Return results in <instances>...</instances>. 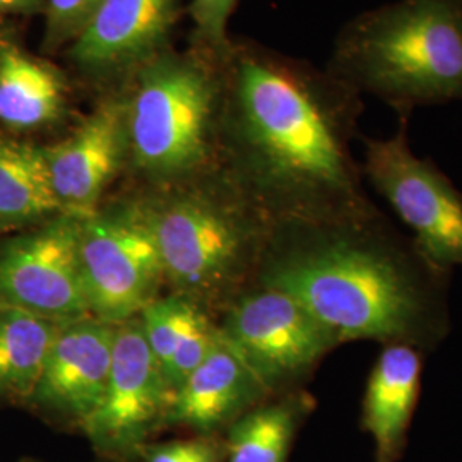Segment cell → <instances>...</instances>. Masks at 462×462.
I'll return each instance as SVG.
<instances>
[{
    "instance_id": "cell-16",
    "label": "cell",
    "mask_w": 462,
    "mask_h": 462,
    "mask_svg": "<svg viewBox=\"0 0 462 462\" xmlns=\"http://www.w3.org/2000/svg\"><path fill=\"white\" fill-rule=\"evenodd\" d=\"M70 88L66 74L24 49L16 32L0 26V125L11 133L45 131L64 120Z\"/></svg>"
},
{
    "instance_id": "cell-5",
    "label": "cell",
    "mask_w": 462,
    "mask_h": 462,
    "mask_svg": "<svg viewBox=\"0 0 462 462\" xmlns=\"http://www.w3.org/2000/svg\"><path fill=\"white\" fill-rule=\"evenodd\" d=\"M166 280L182 295L225 288L261 263L273 223L235 183L215 192L168 185L141 200Z\"/></svg>"
},
{
    "instance_id": "cell-19",
    "label": "cell",
    "mask_w": 462,
    "mask_h": 462,
    "mask_svg": "<svg viewBox=\"0 0 462 462\" xmlns=\"http://www.w3.org/2000/svg\"><path fill=\"white\" fill-rule=\"evenodd\" d=\"M60 213L42 146L0 137V230L43 223Z\"/></svg>"
},
{
    "instance_id": "cell-11",
    "label": "cell",
    "mask_w": 462,
    "mask_h": 462,
    "mask_svg": "<svg viewBox=\"0 0 462 462\" xmlns=\"http://www.w3.org/2000/svg\"><path fill=\"white\" fill-rule=\"evenodd\" d=\"M180 0H101L66 57L84 83L116 89L134 70L168 49Z\"/></svg>"
},
{
    "instance_id": "cell-4",
    "label": "cell",
    "mask_w": 462,
    "mask_h": 462,
    "mask_svg": "<svg viewBox=\"0 0 462 462\" xmlns=\"http://www.w3.org/2000/svg\"><path fill=\"white\" fill-rule=\"evenodd\" d=\"M219 60L192 47H170L120 84L127 162L149 180L177 185L208 163L219 137Z\"/></svg>"
},
{
    "instance_id": "cell-14",
    "label": "cell",
    "mask_w": 462,
    "mask_h": 462,
    "mask_svg": "<svg viewBox=\"0 0 462 462\" xmlns=\"http://www.w3.org/2000/svg\"><path fill=\"white\" fill-rule=\"evenodd\" d=\"M427 356L408 345L380 346L365 382L360 427L374 442V462L404 457L423 391Z\"/></svg>"
},
{
    "instance_id": "cell-10",
    "label": "cell",
    "mask_w": 462,
    "mask_h": 462,
    "mask_svg": "<svg viewBox=\"0 0 462 462\" xmlns=\"http://www.w3.org/2000/svg\"><path fill=\"white\" fill-rule=\"evenodd\" d=\"M171 391L148 346L139 317L116 324L110 379L98 410L81 429L114 457H135L158 425H165Z\"/></svg>"
},
{
    "instance_id": "cell-24",
    "label": "cell",
    "mask_w": 462,
    "mask_h": 462,
    "mask_svg": "<svg viewBox=\"0 0 462 462\" xmlns=\"http://www.w3.org/2000/svg\"><path fill=\"white\" fill-rule=\"evenodd\" d=\"M45 13V0H0V16H33Z\"/></svg>"
},
{
    "instance_id": "cell-12",
    "label": "cell",
    "mask_w": 462,
    "mask_h": 462,
    "mask_svg": "<svg viewBox=\"0 0 462 462\" xmlns=\"http://www.w3.org/2000/svg\"><path fill=\"white\" fill-rule=\"evenodd\" d=\"M42 151L62 211H97L103 192L127 163L125 105L120 89L106 91L74 133L42 146Z\"/></svg>"
},
{
    "instance_id": "cell-13",
    "label": "cell",
    "mask_w": 462,
    "mask_h": 462,
    "mask_svg": "<svg viewBox=\"0 0 462 462\" xmlns=\"http://www.w3.org/2000/svg\"><path fill=\"white\" fill-rule=\"evenodd\" d=\"M116 332V324L97 317L62 324L30 399L81 427L98 410L105 396Z\"/></svg>"
},
{
    "instance_id": "cell-3",
    "label": "cell",
    "mask_w": 462,
    "mask_h": 462,
    "mask_svg": "<svg viewBox=\"0 0 462 462\" xmlns=\"http://www.w3.org/2000/svg\"><path fill=\"white\" fill-rule=\"evenodd\" d=\"M326 69L362 98L410 120L462 103V0H394L351 17Z\"/></svg>"
},
{
    "instance_id": "cell-1",
    "label": "cell",
    "mask_w": 462,
    "mask_h": 462,
    "mask_svg": "<svg viewBox=\"0 0 462 462\" xmlns=\"http://www.w3.org/2000/svg\"><path fill=\"white\" fill-rule=\"evenodd\" d=\"M219 135L231 182L271 223L319 221L375 206L353 154L364 98L329 70L233 42L219 60Z\"/></svg>"
},
{
    "instance_id": "cell-23",
    "label": "cell",
    "mask_w": 462,
    "mask_h": 462,
    "mask_svg": "<svg viewBox=\"0 0 462 462\" xmlns=\"http://www.w3.org/2000/svg\"><path fill=\"white\" fill-rule=\"evenodd\" d=\"M144 462H225V442L211 435L189 440L144 446L139 454Z\"/></svg>"
},
{
    "instance_id": "cell-20",
    "label": "cell",
    "mask_w": 462,
    "mask_h": 462,
    "mask_svg": "<svg viewBox=\"0 0 462 462\" xmlns=\"http://www.w3.org/2000/svg\"><path fill=\"white\" fill-rule=\"evenodd\" d=\"M59 328L0 303V397L33 396Z\"/></svg>"
},
{
    "instance_id": "cell-2",
    "label": "cell",
    "mask_w": 462,
    "mask_h": 462,
    "mask_svg": "<svg viewBox=\"0 0 462 462\" xmlns=\"http://www.w3.org/2000/svg\"><path fill=\"white\" fill-rule=\"evenodd\" d=\"M257 282L278 288L343 345H408L431 355L452 332V273L433 264L379 206L273 223Z\"/></svg>"
},
{
    "instance_id": "cell-6",
    "label": "cell",
    "mask_w": 462,
    "mask_h": 462,
    "mask_svg": "<svg viewBox=\"0 0 462 462\" xmlns=\"http://www.w3.org/2000/svg\"><path fill=\"white\" fill-rule=\"evenodd\" d=\"M410 120L389 137H364L362 175L433 264L462 267V192L430 158L414 152Z\"/></svg>"
},
{
    "instance_id": "cell-21",
    "label": "cell",
    "mask_w": 462,
    "mask_h": 462,
    "mask_svg": "<svg viewBox=\"0 0 462 462\" xmlns=\"http://www.w3.org/2000/svg\"><path fill=\"white\" fill-rule=\"evenodd\" d=\"M101 0H45V53L66 50L81 33Z\"/></svg>"
},
{
    "instance_id": "cell-7",
    "label": "cell",
    "mask_w": 462,
    "mask_h": 462,
    "mask_svg": "<svg viewBox=\"0 0 462 462\" xmlns=\"http://www.w3.org/2000/svg\"><path fill=\"white\" fill-rule=\"evenodd\" d=\"M79 257L91 315L112 324L139 317L165 278L141 200L84 215Z\"/></svg>"
},
{
    "instance_id": "cell-15",
    "label": "cell",
    "mask_w": 462,
    "mask_h": 462,
    "mask_svg": "<svg viewBox=\"0 0 462 462\" xmlns=\"http://www.w3.org/2000/svg\"><path fill=\"white\" fill-rule=\"evenodd\" d=\"M269 397L219 330V339L206 360L173 393L165 425H183L200 435L228 429L231 423Z\"/></svg>"
},
{
    "instance_id": "cell-18",
    "label": "cell",
    "mask_w": 462,
    "mask_h": 462,
    "mask_svg": "<svg viewBox=\"0 0 462 462\" xmlns=\"http://www.w3.org/2000/svg\"><path fill=\"white\" fill-rule=\"evenodd\" d=\"M315 399L298 389L265 397L226 429L225 462H288Z\"/></svg>"
},
{
    "instance_id": "cell-8",
    "label": "cell",
    "mask_w": 462,
    "mask_h": 462,
    "mask_svg": "<svg viewBox=\"0 0 462 462\" xmlns=\"http://www.w3.org/2000/svg\"><path fill=\"white\" fill-rule=\"evenodd\" d=\"M219 330L269 396L298 391V383L341 346L297 298L259 282L238 298Z\"/></svg>"
},
{
    "instance_id": "cell-9",
    "label": "cell",
    "mask_w": 462,
    "mask_h": 462,
    "mask_svg": "<svg viewBox=\"0 0 462 462\" xmlns=\"http://www.w3.org/2000/svg\"><path fill=\"white\" fill-rule=\"evenodd\" d=\"M84 215L60 213L0 245V303L53 324L93 317L79 238Z\"/></svg>"
},
{
    "instance_id": "cell-17",
    "label": "cell",
    "mask_w": 462,
    "mask_h": 462,
    "mask_svg": "<svg viewBox=\"0 0 462 462\" xmlns=\"http://www.w3.org/2000/svg\"><path fill=\"white\" fill-rule=\"evenodd\" d=\"M139 319L149 349L173 394L216 346L219 328L182 293L154 298Z\"/></svg>"
},
{
    "instance_id": "cell-22",
    "label": "cell",
    "mask_w": 462,
    "mask_h": 462,
    "mask_svg": "<svg viewBox=\"0 0 462 462\" xmlns=\"http://www.w3.org/2000/svg\"><path fill=\"white\" fill-rule=\"evenodd\" d=\"M238 0H190L189 14L194 23V47L221 59L231 40L228 23Z\"/></svg>"
}]
</instances>
